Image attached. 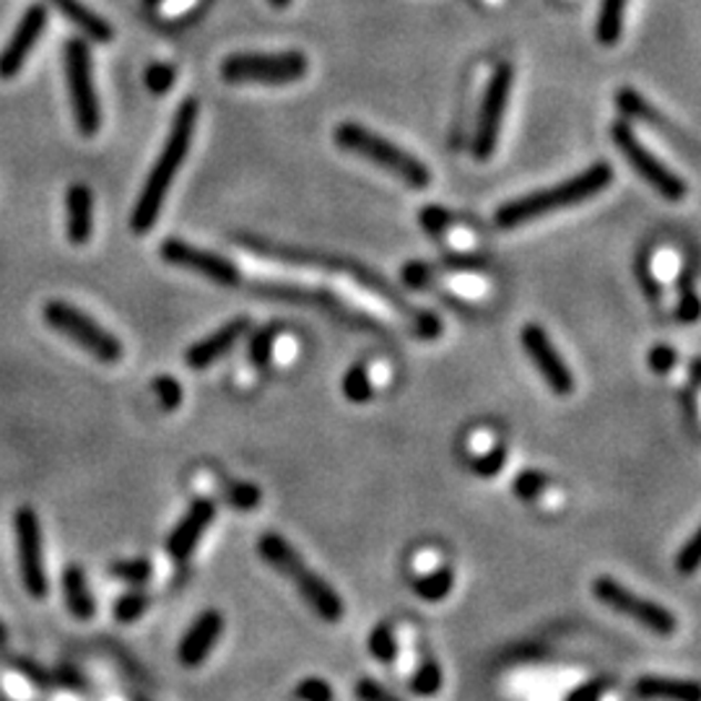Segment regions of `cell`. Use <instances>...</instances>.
I'll return each mask as SVG.
<instances>
[{
	"mask_svg": "<svg viewBox=\"0 0 701 701\" xmlns=\"http://www.w3.org/2000/svg\"><path fill=\"white\" fill-rule=\"evenodd\" d=\"M512 83H515L512 65L501 63L499 68H494L491 79L489 83H486V91H484V102H481V112H478L474 143H470V149H474V159H478V162H489V159L497 154L501 123H505L509 94H512Z\"/></svg>",
	"mask_w": 701,
	"mask_h": 701,
	"instance_id": "cell-10",
	"label": "cell"
},
{
	"mask_svg": "<svg viewBox=\"0 0 701 701\" xmlns=\"http://www.w3.org/2000/svg\"><path fill=\"white\" fill-rule=\"evenodd\" d=\"M294 693L299 701H333V685L323 678H304Z\"/></svg>",
	"mask_w": 701,
	"mask_h": 701,
	"instance_id": "cell-32",
	"label": "cell"
},
{
	"mask_svg": "<svg viewBox=\"0 0 701 701\" xmlns=\"http://www.w3.org/2000/svg\"><path fill=\"white\" fill-rule=\"evenodd\" d=\"M603 691H606V681H590V683L579 685L577 691H571L567 701H600Z\"/></svg>",
	"mask_w": 701,
	"mask_h": 701,
	"instance_id": "cell-40",
	"label": "cell"
},
{
	"mask_svg": "<svg viewBox=\"0 0 701 701\" xmlns=\"http://www.w3.org/2000/svg\"><path fill=\"white\" fill-rule=\"evenodd\" d=\"M154 393L159 403H162L164 410H174L182 406V395H185V390H182V385L177 383V379L170 377V375H162L154 379Z\"/></svg>",
	"mask_w": 701,
	"mask_h": 701,
	"instance_id": "cell-31",
	"label": "cell"
},
{
	"mask_svg": "<svg viewBox=\"0 0 701 701\" xmlns=\"http://www.w3.org/2000/svg\"><path fill=\"white\" fill-rule=\"evenodd\" d=\"M63 598L73 619H79V621L94 619L96 606H94V598H91L87 575H83V569L75 567V563L65 567L63 571Z\"/></svg>",
	"mask_w": 701,
	"mask_h": 701,
	"instance_id": "cell-22",
	"label": "cell"
},
{
	"mask_svg": "<svg viewBox=\"0 0 701 701\" xmlns=\"http://www.w3.org/2000/svg\"><path fill=\"white\" fill-rule=\"evenodd\" d=\"M520 338H522L525 354L530 356L532 367L540 372V377L546 379V385L551 387L556 395H563V398L575 393V375H571L567 362L561 359V354L556 350V346L551 343V338H548V333L543 331V327L536 323L525 325Z\"/></svg>",
	"mask_w": 701,
	"mask_h": 701,
	"instance_id": "cell-13",
	"label": "cell"
},
{
	"mask_svg": "<svg viewBox=\"0 0 701 701\" xmlns=\"http://www.w3.org/2000/svg\"><path fill=\"white\" fill-rule=\"evenodd\" d=\"M13 666H17V668H19V670H21V673H24V675H29V678H32V681H40L42 685H48V683H50V678L42 673V668H34V666H32V662H27V660H19V662H13Z\"/></svg>",
	"mask_w": 701,
	"mask_h": 701,
	"instance_id": "cell-42",
	"label": "cell"
},
{
	"mask_svg": "<svg viewBox=\"0 0 701 701\" xmlns=\"http://www.w3.org/2000/svg\"><path fill=\"white\" fill-rule=\"evenodd\" d=\"M263 494L255 484H237L232 491H228V501H232L234 509H242V512H250L261 505Z\"/></svg>",
	"mask_w": 701,
	"mask_h": 701,
	"instance_id": "cell-33",
	"label": "cell"
},
{
	"mask_svg": "<svg viewBox=\"0 0 701 701\" xmlns=\"http://www.w3.org/2000/svg\"><path fill=\"white\" fill-rule=\"evenodd\" d=\"M213 517H216V505H213L211 499H195L193 505H190L187 515L182 517L177 528L170 532V538H166V551H170L172 559L185 561L193 556L197 540L203 538L205 530H209Z\"/></svg>",
	"mask_w": 701,
	"mask_h": 701,
	"instance_id": "cell-18",
	"label": "cell"
},
{
	"mask_svg": "<svg viewBox=\"0 0 701 701\" xmlns=\"http://www.w3.org/2000/svg\"><path fill=\"white\" fill-rule=\"evenodd\" d=\"M367 647H369L372 658H375L377 662H385V666L398 658V639H395V631L393 627H387V623H379V627L369 631Z\"/></svg>",
	"mask_w": 701,
	"mask_h": 701,
	"instance_id": "cell-28",
	"label": "cell"
},
{
	"mask_svg": "<svg viewBox=\"0 0 701 701\" xmlns=\"http://www.w3.org/2000/svg\"><path fill=\"white\" fill-rule=\"evenodd\" d=\"M146 3H151V6H156V3H162V0H146Z\"/></svg>",
	"mask_w": 701,
	"mask_h": 701,
	"instance_id": "cell-45",
	"label": "cell"
},
{
	"mask_svg": "<svg viewBox=\"0 0 701 701\" xmlns=\"http://www.w3.org/2000/svg\"><path fill=\"white\" fill-rule=\"evenodd\" d=\"M341 390L350 403H367L372 395H375V385H372L367 364H356V367H350L346 375H343Z\"/></svg>",
	"mask_w": 701,
	"mask_h": 701,
	"instance_id": "cell-26",
	"label": "cell"
},
{
	"mask_svg": "<svg viewBox=\"0 0 701 701\" xmlns=\"http://www.w3.org/2000/svg\"><path fill=\"white\" fill-rule=\"evenodd\" d=\"M63 58H65L68 96H71L75 125H79L81 135L91 139V135H96L99 128H102V104H99V96L94 89L89 44L83 40H68Z\"/></svg>",
	"mask_w": 701,
	"mask_h": 701,
	"instance_id": "cell-8",
	"label": "cell"
},
{
	"mask_svg": "<svg viewBox=\"0 0 701 701\" xmlns=\"http://www.w3.org/2000/svg\"><path fill=\"white\" fill-rule=\"evenodd\" d=\"M159 255H162L164 263L177 265V268L193 271L197 276L213 281L219 286H240L242 284V271L234 265L228 257L211 253V250L195 247L190 242L182 240H164L162 247H159Z\"/></svg>",
	"mask_w": 701,
	"mask_h": 701,
	"instance_id": "cell-12",
	"label": "cell"
},
{
	"mask_svg": "<svg viewBox=\"0 0 701 701\" xmlns=\"http://www.w3.org/2000/svg\"><path fill=\"white\" fill-rule=\"evenodd\" d=\"M197 123V99H185L177 106V114L172 120V131L166 135V143L159 154L156 164L151 166L146 185H143L139 201H135L131 228L135 234H146L151 226L156 224L159 213H162L166 203V193H170L174 177H177L180 166L185 164L190 143H193Z\"/></svg>",
	"mask_w": 701,
	"mask_h": 701,
	"instance_id": "cell-1",
	"label": "cell"
},
{
	"mask_svg": "<svg viewBox=\"0 0 701 701\" xmlns=\"http://www.w3.org/2000/svg\"><path fill=\"white\" fill-rule=\"evenodd\" d=\"M221 634H224V616H221L216 608H209V611H203L193 623H190L185 637L180 639L177 660L185 668L203 666V662L211 658L213 647H216Z\"/></svg>",
	"mask_w": 701,
	"mask_h": 701,
	"instance_id": "cell-15",
	"label": "cell"
},
{
	"mask_svg": "<svg viewBox=\"0 0 701 701\" xmlns=\"http://www.w3.org/2000/svg\"><path fill=\"white\" fill-rule=\"evenodd\" d=\"M6 639H9V634H6V627H3V621H0V647L6 644Z\"/></svg>",
	"mask_w": 701,
	"mask_h": 701,
	"instance_id": "cell-44",
	"label": "cell"
},
{
	"mask_svg": "<svg viewBox=\"0 0 701 701\" xmlns=\"http://www.w3.org/2000/svg\"><path fill=\"white\" fill-rule=\"evenodd\" d=\"M449 221H453V216H449L445 209H439V205H426V209L421 211V226L431 234L445 232V228L449 226Z\"/></svg>",
	"mask_w": 701,
	"mask_h": 701,
	"instance_id": "cell-39",
	"label": "cell"
},
{
	"mask_svg": "<svg viewBox=\"0 0 701 701\" xmlns=\"http://www.w3.org/2000/svg\"><path fill=\"white\" fill-rule=\"evenodd\" d=\"M699 532H693V536L685 540V546L678 551L675 556V569L681 571V575H693V571L699 569V556H701V546H699Z\"/></svg>",
	"mask_w": 701,
	"mask_h": 701,
	"instance_id": "cell-36",
	"label": "cell"
},
{
	"mask_svg": "<svg viewBox=\"0 0 701 701\" xmlns=\"http://www.w3.org/2000/svg\"><path fill=\"white\" fill-rule=\"evenodd\" d=\"M505 457H507L505 447H494L486 455L476 457V460L470 463V468H474L481 478H491V476H497L501 468H505Z\"/></svg>",
	"mask_w": 701,
	"mask_h": 701,
	"instance_id": "cell-35",
	"label": "cell"
},
{
	"mask_svg": "<svg viewBox=\"0 0 701 701\" xmlns=\"http://www.w3.org/2000/svg\"><path fill=\"white\" fill-rule=\"evenodd\" d=\"M65 211H68V240L73 245H87L91 240V228H94V195L91 187L83 182L68 187L65 195Z\"/></svg>",
	"mask_w": 701,
	"mask_h": 701,
	"instance_id": "cell-19",
	"label": "cell"
},
{
	"mask_svg": "<svg viewBox=\"0 0 701 701\" xmlns=\"http://www.w3.org/2000/svg\"><path fill=\"white\" fill-rule=\"evenodd\" d=\"M257 556H261L271 569H276L281 577L294 582L296 592H299L302 600L312 608V613H315L317 619H323L327 623H338L343 619V613H346L343 598L333 590L331 582H325V579L302 559L299 551H296L284 536H278V532H265V536L257 540Z\"/></svg>",
	"mask_w": 701,
	"mask_h": 701,
	"instance_id": "cell-3",
	"label": "cell"
},
{
	"mask_svg": "<svg viewBox=\"0 0 701 701\" xmlns=\"http://www.w3.org/2000/svg\"><path fill=\"white\" fill-rule=\"evenodd\" d=\"M616 106H619V110L627 114V118L639 120L642 125L652 128L654 133H662L670 143H673V146L685 149V154L693 156V143L685 139V135L678 131L673 123H670L666 114L658 110V106L650 104V99L639 94L637 89L623 87V89L616 91Z\"/></svg>",
	"mask_w": 701,
	"mask_h": 701,
	"instance_id": "cell-16",
	"label": "cell"
},
{
	"mask_svg": "<svg viewBox=\"0 0 701 701\" xmlns=\"http://www.w3.org/2000/svg\"><path fill=\"white\" fill-rule=\"evenodd\" d=\"M611 141L613 146L621 151V156L627 159L631 170H634L660 197H666L670 203H681L683 197L689 195V185H685L681 174L670 170L660 156H654L652 151L639 141V135L631 131L629 123H613Z\"/></svg>",
	"mask_w": 701,
	"mask_h": 701,
	"instance_id": "cell-7",
	"label": "cell"
},
{
	"mask_svg": "<svg viewBox=\"0 0 701 701\" xmlns=\"http://www.w3.org/2000/svg\"><path fill=\"white\" fill-rule=\"evenodd\" d=\"M52 9H58L63 17L71 21L73 27H79L89 40L94 42H112L114 29L106 19L99 17L96 11H91L83 0H48Z\"/></svg>",
	"mask_w": 701,
	"mask_h": 701,
	"instance_id": "cell-21",
	"label": "cell"
},
{
	"mask_svg": "<svg viewBox=\"0 0 701 701\" xmlns=\"http://www.w3.org/2000/svg\"><path fill=\"white\" fill-rule=\"evenodd\" d=\"M149 606H151V598L146 596V592L131 590V592H125V596H120L118 600H114V619H118L120 623H133L149 611Z\"/></svg>",
	"mask_w": 701,
	"mask_h": 701,
	"instance_id": "cell-29",
	"label": "cell"
},
{
	"mask_svg": "<svg viewBox=\"0 0 701 701\" xmlns=\"http://www.w3.org/2000/svg\"><path fill=\"white\" fill-rule=\"evenodd\" d=\"M335 146L364 159V162L379 166L387 174H393L395 180H400L403 185L414 190H426L431 185V172L421 159H416L410 151L400 149L398 143L387 141L385 135H379L369 128L359 123H341L333 133Z\"/></svg>",
	"mask_w": 701,
	"mask_h": 701,
	"instance_id": "cell-4",
	"label": "cell"
},
{
	"mask_svg": "<svg viewBox=\"0 0 701 701\" xmlns=\"http://www.w3.org/2000/svg\"><path fill=\"white\" fill-rule=\"evenodd\" d=\"M637 699L642 701H699V683L693 678L642 675L634 683Z\"/></svg>",
	"mask_w": 701,
	"mask_h": 701,
	"instance_id": "cell-20",
	"label": "cell"
},
{
	"mask_svg": "<svg viewBox=\"0 0 701 701\" xmlns=\"http://www.w3.org/2000/svg\"><path fill=\"white\" fill-rule=\"evenodd\" d=\"M356 699L359 701H403L400 697H395L393 691H387L383 683H377L375 678H362L356 683Z\"/></svg>",
	"mask_w": 701,
	"mask_h": 701,
	"instance_id": "cell-37",
	"label": "cell"
},
{
	"mask_svg": "<svg viewBox=\"0 0 701 701\" xmlns=\"http://www.w3.org/2000/svg\"><path fill=\"white\" fill-rule=\"evenodd\" d=\"M675 364H678L675 348L666 346V343H660V346H654L650 350V369L658 372V375H668V372L673 369Z\"/></svg>",
	"mask_w": 701,
	"mask_h": 701,
	"instance_id": "cell-38",
	"label": "cell"
},
{
	"mask_svg": "<svg viewBox=\"0 0 701 701\" xmlns=\"http://www.w3.org/2000/svg\"><path fill=\"white\" fill-rule=\"evenodd\" d=\"M13 530H17L21 582H24L29 596L42 600L48 596V571H44L40 515L32 507H19L13 512Z\"/></svg>",
	"mask_w": 701,
	"mask_h": 701,
	"instance_id": "cell-11",
	"label": "cell"
},
{
	"mask_svg": "<svg viewBox=\"0 0 701 701\" xmlns=\"http://www.w3.org/2000/svg\"><path fill=\"white\" fill-rule=\"evenodd\" d=\"M309 71V60L296 50L286 52H234L221 63V79L228 83H286L302 81Z\"/></svg>",
	"mask_w": 701,
	"mask_h": 701,
	"instance_id": "cell-5",
	"label": "cell"
},
{
	"mask_svg": "<svg viewBox=\"0 0 701 701\" xmlns=\"http://www.w3.org/2000/svg\"><path fill=\"white\" fill-rule=\"evenodd\" d=\"M44 319H48V325L52 327V331L63 333L65 338L79 343V346L83 350H89L96 362L118 364L120 359H123L125 348H123V343H120V338H114L106 327L99 325L96 319H91L83 309L73 307V304L58 302V299L44 304Z\"/></svg>",
	"mask_w": 701,
	"mask_h": 701,
	"instance_id": "cell-6",
	"label": "cell"
},
{
	"mask_svg": "<svg viewBox=\"0 0 701 701\" xmlns=\"http://www.w3.org/2000/svg\"><path fill=\"white\" fill-rule=\"evenodd\" d=\"M110 575L120 582L133 585V588H143L149 582L151 575H154V563L149 559H125V561H114L110 567Z\"/></svg>",
	"mask_w": 701,
	"mask_h": 701,
	"instance_id": "cell-27",
	"label": "cell"
},
{
	"mask_svg": "<svg viewBox=\"0 0 701 701\" xmlns=\"http://www.w3.org/2000/svg\"><path fill=\"white\" fill-rule=\"evenodd\" d=\"M697 315H699V302H697V296L689 292L681 299V304H678V319H683V323H693Z\"/></svg>",
	"mask_w": 701,
	"mask_h": 701,
	"instance_id": "cell-41",
	"label": "cell"
},
{
	"mask_svg": "<svg viewBox=\"0 0 701 701\" xmlns=\"http://www.w3.org/2000/svg\"><path fill=\"white\" fill-rule=\"evenodd\" d=\"M613 182V166L608 162H598L588 166L585 172L575 174V177L559 182V185L538 190V193L515 197L501 205L497 211V221L499 228H515L522 224H530V221H538L543 216H551L556 211L571 209V205H579L590 197H596L603 193L606 187H611Z\"/></svg>",
	"mask_w": 701,
	"mask_h": 701,
	"instance_id": "cell-2",
	"label": "cell"
},
{
	"mask_svg": "<svg viewBox=\"0 0 701 701\" xmlns=\"http://www.w3.org/2000/svg\"><path fill=\"white\" fill-rule=\"evenodd\" d=\"M592 598L598 603H603L611 611L627 616V619L642 623L647 631L658 637H670L675 634V616L668 611L666 606L654 603V600L637 596L634 590H629L627 585L619 582L613 577H596L592 579Z\"/></svg>",
	"mask_w": 701,
	"mask_h": 701,
	"instance_id": "cell-9",
	"label": "cell"
},
{
	"mask_svg": "<svg viewBox=\"0 0 701 701\" xmlns=\"http://www.w3.org/2000/svg\"><path fill=\"white\" fill-rule=\"evenodd\" d=\"M629 0H603L596 21V40L603 48H613L623 37V21H627Z\"/></svg>",
	"mask_w": 701,
	"mask_h": 701,
	"instance_id": "cell-23",
	"label": "cell"
},
{
	"mask_svg": "<svg viewBox=\"0 0 701 701\" xmlns=\"http://www.w3.org/2000/svg\"><path fill=\"white\" fill-rule=\"evenodd\" d=\"M44 27H48V9L40 3L29 6L17 29H13L9 44L0 52V79H17L21 68L27 63V58L32 55V50L37 48V42L42 40Z\"/></svg>",
	"mask_w": 701,
	"mask_h": 701,
	"instance_id": "cell-14",
	"label": "cell"
},
{
	"mask_svg": "<svg viewBox=\"0 0 701 701\" xmlns=\"http://www.w3.org/2000/svg\"><path fill=\"white\" fill-rule=\"evenodd\" d=\"M268 3L273 6V9L284 11V9H288V6H292V0H268Z\"/></svg>",
	"mask_w": 701,
	"mask_h": 701,
	"instance_id": "cell-43",
	"label": "cell"
},
{
	"mask_svg": "<svg viewBox=\"0 0 701 701\" xmlns=\"http://www.w3.org/2000/svg\"><path fill=\"white\" fill-rule=\"evenodd\" d=\"M441 683H445V675H441L437 658L429 650H424L421 660L416 666V673L410 675V691L418 693V697H437Z\"/></svg>",
	"mask_w": 701,
	"mask_h": 701,
	"instance_id": "cell-25",
	"label": "cell"
},
{
	"mask_svg": "<svg viewBox=\"0 0 701 701\" xmlns=\"http://www.w3.org/2000/svg\"><path fill=\"white\" fill-rule=\"evenodd\" d=\"M455 588V571L449 567H439L429 571V575L414 579V592L416 598L426 600V603H441Z\"/></svg>",
	"mask_w": 701,
	"mask_h": 701,
	"instance_id": "cell-24",
	"label": "cell"
},
{
	"mask_svg": "<svg viewBox=\"0 0 701 701\" xmlns=\"http://www.w3.org/2000/svg\"><path fill=\"white\" fill-rule=\"evenodd\" d=\"M546 489V478L536 474V470H525V474L517 476V481L512 486V491L525 501H532L540 497V491Z\"/></svg>",
	"mask_w": 701,
	"mask_h": 701,
	"instance_id": "cell-34",
	"label": "cell"
},
{
	"mask_svg": "<svg viewBox=\"0 0 701 701\" xmlns=\"http://www.w3.org/2000/svg\"><path fill=\"white\" fill-rule=\"evenodd\" d=\"M247 331H250V319L245 315L228 319V323L221 325L219 331H213L211 335H205V338H201L187 348V354H185L187 367L195 372L213 367L219 359H224V354H228V350L237 346L240 338H245Z\"/></svg>",
	"mask_w": 701,
	"mask_h": 701,
	"instance_id": "cell-17",
	"label": "cell"
},
{
	"mask_svg": "<svg viewBox=\"0 0 701 701\" xmlns=\"http://www.w3.org/2000/svg\"><path fill=\"white\" fill-rule=\"evenodd\" d=\"M143 81H146L151 94L162 96L174 87V81H177V71H174L170 63H151L146 68V73H143Z\"/></svg>",
	"mask_w": 701,
	"mask_h": 701,
	"instance_id": "cell-30",
	"label": "cell"
}]
</instances>
